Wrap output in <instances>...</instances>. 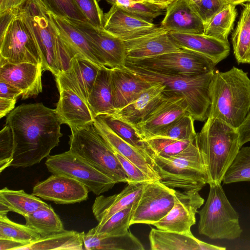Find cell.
<instances>
[{"label":"cell","mask_w":250,"mask_h":250,"mask_svg":"<svg viewBox=\"0 0 250 250\" xmlns=\"http://www.w3.org/2000/svg\"><path fill=\"white\" fill-rule=\"evenodd\" d=\"M61 122L55 109L42 103L21 104L6 117L13 133L10 167L25 168L39 163L59 145Z\"/></svg>","instance_id":"cell-1"},{"label":"cell","mask_w":250,"mask_h":250,"mask_svg":"<svg viewBox=\"0 0 250 250\" xmlns=\"http://www.w3.org/2000/svg\"><path fill=\"white\" fill-rule=\"evenodd\" d=\"M208 117L221 120L237 129L250 110V79L233 66L225 72L214 70L209 86Z\"/></svg>","instance_id":"cell-2"},{"label":"cell","mask_w":250,"mask_h":250,"mask_svg":"<svg viewBox=\"0 0 250 250\" xmlns=\"http://www.w3.org/2000/svg\"><path fill=\"white\" fill-rule=\"evenodd\" d=\"M205 167L208 184H221L240 148L237 129L220 119L208 117L195 137Z\"/></svg>","instance_id":"cell-3"},{"label":"cell","mask_w":250,"mask_h":250,"mask_svg":"<svg viewBox=\"0 0 250 250\" xmlns=\"http://www.w3.org/2000/svg\"><path fill=\"white\" fill-rule=\"evenodd\" d=\"M124 67L146 81L163 84L167 95L184 97L188 112L194 121L204 122L208 118L210 105L209 86L214 70L187 77L156 73L127 63H125Z\"/></svg>","instance_id":"cell-4"},{"label":"cell","mask_w":250,"mask_h":250,"mask_svg":"<svg viewBox=\"0 0 250 250\" xmlns=\"http://www.w3.org/2000/svg\"><path fill=\"white\" fill-rule=\"evenodd\" d=\"M160 182L172 188L201 190L208 184L204 162L195 139L184 150L171 156L149 153Z\"/></svg>","instance_id":"cell-5"},{"label":"cell","mask_w":250,"mask_h":250,"mask_svg":"<svg viewBox=\"0 0 250 250\" xmlns=\"http://www.w3.org/2000/svg\"><path fill=\"white\" fill-rule=\"evenodd\" d=\"M70 129L69 151L117 183H128L127 177L114 151L102 137L94 122Z\"/></svg>","instance_id":"cell-6"},{"label":"cell","mask_w":250,"mask_h":250,"mask_svg":"<svg viewBox=\"0 0 250 250\" xmlns=\"http://www.w3.org/2000/svg\"><path fill=\"white\" fill-rule=\"evenodd\" d=\"M209 193L199 215L198 231L211 239L232 240L243 232L238 213L227 197L221 184L209 186Z\"/></svg>","instance_id":"cell-7"},{"label":"cell","mask_w":250,"mask_h":250,"mask_svg":"<svg viewBox=\"0 0 250 250\" xmlns=\"http://www.w3.org/2000/svg\"><path fill=\"white\" fill-rule=\"evenodd\" d=\"M49 12L41 0H28L19 11L41 53L43 72L49 71L56 77L60 72L58 36Z\"/></svg>","instance_id":"cell-8"},{"label":"cell","mask_w":250,"mask_h":250,"mask_svg":"<svg viewBox=\"0 0 250 250\" xmlns=\"http://www.w3.org/2000/svg\"><path fill=\"white\" fill-rule=\"evenodd\" d=\"M125 63L161 74L187 77L213 71L216 65L205 55L186 48L150 57L126 59Z\"/></svg>","instance_id":"cell-9"},{"label":"cell","mask_w":250,"mask_h":250,"mask_svg":"<svg viewBox=\"0 0 250 250\" xmlns=\"http://www.w3.org/2000/svg\"><path fill=\"white\" fill-rule=\"evenodd\" d=\"M49 172L71 177L97 195L111 189L117 183L88 162L68 150L48 156L45 162Z\"/></svg>","instance_id":"cell-10"},{"label":"cell","mask_w":250,"mask_h":250,"mask_svg":"<svg viewBox=\"0 0 250 250\" xmlns=\"http://www.w3.org/2000/svg\"><path fill=\"white\" fill-rule=\"evenodd\" d=\"M0 62L41 64L38 46L19 11L0 31Z\"/></svg>","instance_id":"cell-11"},{"label":"cell","mask_w":250,"mask_h":250,"mask_svg":"<svg viewBox=\"0 0 250 250\" xmlns=\"http://www.w3.org/2000/svg\"><path fill=\"white\" fill-rule=\"evenodd\" d=\"M176 199L174 188L160 181L145 183L140 196L133 204L130 226L136 224L153 225L170 211Z\"/></svg>","instance_id":"cell-12"},{"label":"cell","mask_w":250,"mask_h":250,"mask_svg":"<svg viewBox=\"0 0 250 250\" xmlns=\"http://www.w3.org/2000/svg\"><path fill=\"white\" fill-rule=\"evenodd\" d=\"M70 21L91 43L103 67L122 68L125 65L126 56L124 41L87 21Z\"/></svg>","instance_id":"cell-13"},{"label":"cell","mask_w":250,"mask_h":250,"mask_svg":"<svg viewBox=\"0 0 250 250\" xmlns=\"http://www.w3.org/2000/svg\"><path fill=\"white\" fill-rule=\"evenodd\" d=\"M200 190L193 189L175 190V204L170 211L162 219L153 224L157 229L172 232H190L196 223V214L204 204V199L199 194Z\"/></svg>","instance_id":"cell-14"},{"label":"cell","mask_w":250,"mask_h":250,"mask_svg":"<svg viewBox=\"0 0 250 250\" xmlns=\"http://www.w3.org/2000/svg\"><path fill=\"white\" fill-rule=\"evenodd\" d=\"M88 191L83 184L71 177L52 174L37 183L32 194L57 204H72L86 200Z\"/></svg>","instance_id":"cell-15"},{"label":"cell","mask_w":250,"mask_h":250,"mask_svg":"<svg viewBox=\"0 0 250 250\" xmlns=\"http://www.w3.org/2000/svg\"><path fill=\"white\" fill-rule=\"evenodd\" d=\"M188 112V105L184 97L167 95L144 122L134 128L141 140L145 141L155 137Z\"/></svg>","instance_id":"cell-16"},{"label":"cell","mask_w":250,"mask_h":250,"mask_svg":"<svg viewBox=\"0 0 250 250\" xmlns=\"http://www.w3.org/2000/svg\"><path fill=\"white\" fill-rule=\"evenodd\" d=\"M101 68L84 57L76 55L71 60L68 68L55 77L58 90H71L87 103L89 94Z\"/></svg>","instance_id":"cell-17"},{"label":"cell","mask_w":250,"mask_h":250,"mask_svg":"<svg viewBox=\"0 0 250 250\" xmlns=\"http://www.w3.org/2000/svg\"><path fill=\"white\" fill-rule=\"evenodd\" d=\"M104 29L123 41H128L161 31L164 29L153 23L138 19L116 5L104 14Z\"/></svg>","instance_id":"cell-18"},{"label":"cell","mask_w":250,"mask_h":250,"mask_svg":"<svg viewBox=\"0 0 250 250\" xmlns=\"http://www.w3.org/2000/svg\"><path fill=\"white\" fill-rule=\"evenodd\" d=\"M42 72L41 64L0 62V81L7 83L20 90L23 100L42 92Z\"/></svg>","instance_id":"cell-19"},{"label":"cell","mask_w":250,"mask_h":250,"mask_svg":"<svg viewBox=\"0 0 250 250\" xmlns=\"http://www.w3.org/2000/svg\"><path fill=\"white\" fill-rule=\"evenodd\" d=\"M94 123L114 151L131 162L153 181H160V177L154 169L153 160L148 153L125 141L98 116L95 117Z\"/></svg>","instance_id":"cell-20"},{"label":"cell","mask_w":250,"mask_h":250,"mask_svg":"<svg viewBox=\"0 0 250 250\" xmlns=\"http://www.w3.org/2000/svg\"><path fill=\"white\" fill-rule=\"evenodd\" d=\"M165 88L163 84L154 83L128 104L116 110L112 116L134 127L144 122L167 97Z\"/></svg>","instance_id":"cell-21"},{"label":"cell","mask_w":250,"mask_h":250,"mask_svg":"<svg viewBox=\"0 0 250 250\" xmlns=\"http://www.w3.org/2000/svg\"><path fill=\"white\" fill-rule=\"evenodd\" d=\"M161 27L168 32L204 34L205 24L190 0H174L166 8Z\"/></svg>","instance_id":"cell-22"},{"label":"cell","mask_w":250,"mask_h":250,"mask_svg":"<svg viewBox=\"0 0 250 250\" xmlns=\"http://www.w3.org/2000/svg\"><path fill=\"white\" fill-rule=\"evenodd\" d=\"M108 71L115 110L128 104L154 83L137 76L124 66L122 68H108Z\"/></svg>","instance_id":"cell-23"},{"label":"cell","mask_w":250,"mask_h":250,"mask_svg":"<svg viewBox=\"0 0 250 250\" xmlns=\"http://www.w3.org/2000/svg\"><path fill=\"white\" fill-rule=\"evenodd\" d=\"M56 32L72 57L81 55L101 68H104L91 43L68 19L57 16L49 11Z\"/></svg>","instance_id":"cell-24"},{"label":"cell","mask_w":250,"mask_h":250,"mask_svg":"<svg viewBox=\"0 0 250 250\" xmlns=\"http://www.w3.org/2000/svg\"><path fill=\"white\" fill-rule=\"evenodd\" d=\"M124 42L126 59L150 57L182 49L165 29Z\"/></svg>","instance_id":"cell-25"},{"label":"cell","mask_w":250,"mask_h":250,"mask_svg":"<svg viewBox=\"0 0 250 250\" xmlns=\"http://www.w3.org/2000/svg\"><path fill=\"white\" fill-rule=\"evenodd\" d=\"M146 183V182H145ZM119 193L98 196L92 210L99 225L104 223L117 212L133 205L140 196L145 183L130 182Z\"/></svg>","instance_id":"cell-26"},{"label":"cell","mask_w":250,"mask_h":250,"mask_svg":"<svg viewBox=\"0 0 250 250\" xmlns=\"http://www.w3.org/2000/svg\"><path fill=\"white\" fill-rule=\"evenodd\" d=\"M152 250H224L226 248L207 243L191 232L180 233L152 228L149 235Z\"/></svg>","instance_id":"cell-27"},{"label":"cell","mask_w":250,"mask_h":250,"mask_svg":"<svg viewBox=\"0 0 250 250\" xmlns=\"http://www.w3.org/2000/svg\"><path fill=\"white\" fill-rule=\"evenodd\" d=\"M60 98L55 109L61 124L70 128L80 127L94 122L95 117L87 103L71 90L59 91Z\"/></svg>","instance_id":"cell-28"},{"label":"cell","mask_w":250,"mask_h":250,"mask_svg":"<svg viewBox=\"0 0 250 250\" xmlns=\"http://www.w3.org/2000/svg\"><path fill=\"white\" fill-rule=\"evenodd\" d=\"M174 42L182 48L190 49L210 59L216 65L226 59L230 52L229 42L204 34L169 32Z\"/></svg>","instance_id":"cell-29"},{"label":"cell","mask_w":250,"mask_h":250,"mask_svg":"<svg viewBox=\"0 0 250 250\" xmlns=\"http://www.w3.org/2000/svg\"><path fill=\"white\" fill-rule=\"evenodd\" d=\"M49 205L23 190H11L5 187L0 190V213L14 212L25 217Z\"/></svg>","instance_id":"cell-30"},{"label":"cell","mask_w":250,"mask_h":250,"mask_svg":"<svg viewBox=\"0 0 250 250\" xmlns=\"http://www.w3.org/2000/svg\"><path fill=\"white\" fill-rule=\"evenodd\" d=\"M82 233L84 249L87 250H144L140 240L130 231L119 236H103L94 233L92 229Z\"/></svg>","instance_id":"cell-31"},{"label":"cell","mask_w":250,"mask_h":250,"mask_svg":"<svg viewBox=\"0 0 250 250\" xmlns=\"http://www.w3.org/2000/svg\"><path fill=\"white\" fill-rule=\"evenodd\" d=\"M88 105L94 117L102 114L113 115V105L108 68L100 69L89 94Z\"/></svg>","instance_id":"cell-32"},{"label":"cell","mask_w":250,"mask_h":250,"mask_svg":"<svg viewBox=\"0 0 250 250\" xmlns=\"http://www.w3.org/2000/svg\"><path fill=\"white\" fill-rule=\"evenodd\" d=\"M84 250L82 233L64 230L41 237L19 248L18 250Z\"/></svg>","instance_id":"cell-33"},{"label":"cell","mask_w":250,"mask_h":250,"mask_svg":"<svg viewBox=\"0 0 250 250\" xmlns=\"http://www.w3.org/2000/svg\"><path fill=\"white\" fill-rule=\"evenodd\" d=\"M239 20L232 34L233 54L238 63H250V2L243 4Z\"/></svg>","instance_id":"cell-34"},{"label":"cell","mask_w":250,"mask_h":250,"mask_svg":"<svg viewBox=\"0 0 250 250\" xmlns=\"http://www.w3.org/2000/svg\"><path fill=\"white\" fill-rule=\"evenodd\" d=\"M24 217L25 225L35 229L42 237L65 230L60 218L50 205Z\"/></svg>","instance_id":"cell-35"},{"label":"cell","mask_w":250,"mask_h":250,"mask_svg":"<svg viewBox=\"0 0 250 250\" xmlns=\"http://www.w3.org/2000/svg\"><path fill=\"white\" fill-rule=\"evenodd\" d=\"M237 15L236 6L229 4L205 25L204 34L223 42H229L228 36L233 29Z\"/></svg>","instance_id":"cell-36"},{"label":"cell","mask_w":250,"mask_h":250,"mask_svg":"<svg viewBox=\"0 0 250 250\" xmlns=\"http://www.w3.org/2000/svg\"><path fill=\"white\" fill-rule=\"evenodd\" d=\"M7 213H0V239L12 240L28 244L39 239L40 234L25 225L9 219Z\"/></svg>","instance_id":"cell-37"},{"label":"cell","mask_w":250,"mask_h":250,"mask_svg":"<svg viewBox=\"0 0 250 250\" xmlns=\"http://www.w3.org/2000/svg\"><path fill=\"white\" fill-rule=\"evenodd\" d=\"M133 206V205L117 212L103 224H98L92 228L94 233L103 236H119L126 234L130 226Z\"/></svg>","instance_id":"cell-38"},{"label":"cell","mask_w":250,"mask_h":250,"mask_svg":"<svg viewBox=\"0 0 250 250\" xmlns=\"http://www.w3.org/2000/svg\"><path fill=\"white\" fill-rule=\"evenodd\" d=\"M250 182V146L241 147L223 178L224 184Z\"/></svg>","instance_id":"cell-39"},{"label":"cell","mask_w":250,"mask_h":250,"mask_svg":"<svg viewBox=\"0 0 250 250\" xmlns=\"http://www.w3.org/2000/svg\"><path fill=\"white\" fill-rule=\"evenodd\" d=\"M195 139L178 140L168 138L154 137L143 141L148 154L153 153L162 156H171L182 151Z\"/></svg>","instance_id":"cell-40"},{"label":"cell","mask_w":250,"mask_h":250,"mask_svg":"<svg viewBox=\"0 0 250 250\" xmlns=\"http://www.w3.org/2000/svg\"><path fill=\"white\" fill-rule=\"evenodd\" d=\"M97 116L125 141L147 152L144 143L136 133L134 127L111 115L102 114Z\"/></svg>","instance_id":"cell-41"},{"label":"cell","mask_w":250,"mask_h":250,"mask_svg":"<svg viewBox=\"0 0 250 250\" xmlns=\"http://www.w3.org/2000/svg\"><path fill=\"white\" fill-rule=\"evenodd\" d=\"M194 121L192 116L188 112L154 137L168 138L178 140L194 139L197 133Z\"/></svg>","instance_id":"cell-42"},{"label":"cell","mask_w":250,"mask_h":250,"mask_svg":"<svg viewBox=\"0 0 250 250\" xmlns=\"http://www.w3.org/2000/svg\"><path fill=\"white\" fill-rule=\"evenodd\" d=\"M53 14L69 20L87 21L75 0H41Z\"/></svg>","instance_id":"cell-43"},{"label":"cell","mask_w":250,"mask_h":250,"mask_svg":"<svg viewBox=\"0 0 250 250\" xmlns=\"http://www.w3.org/2000/svg\"><path fill=\"white\" fill-rule=\"evenodd\" d=\"M167 5L150 0H143L134 2L128 7H120L131 16L145 21L152 23L154 19L163 14V11L167 8Z\"/></svg>","instance_id":"cell-44"},{"label":"cell","mask_w":250,"mask_h":250,"mask_svg":"<svg viewBox=\"0 0 250 250\" xmlns=\"http://www.w3.org/2000/svg\"><path fill=\"white\" fill-rule=\"evenodd\" d=\"M192 5L205 25L229 4L225 0H199Z\"/></svg>","instance_id":"cell-45"},{"label":"cell","mask_w":250,"mask_h":250,"mask_svg":"<svg viewBox=\"0 0 250 250\" xmlns=\"http://www.w3.org/2000/svg\"><path fill=\"white\" fill-rule=\"evenodd\" d=\"M87 22L98 28H103L104 13L97 0H75Z\"/></svg>","instance_id":"cell-46"},{"label":"cell","mask_w":250,"mask_h":250,"mask_svg":"<svg viewBox=\"0 0 250 250\" xmlns=\"http://www.w3.org/2000/svg\"><path fill=\"white\" fill-rule=\"evenodd\" d=\"M13 147V136L11 128L5 125L0 132V172L10 167Z\"/></svg>","instance_id":"cell-47"},{"label":"cell","mask_w":250,"mask_h":250,"mask_svg":"<svg viewBox=\"0 0 250 250\" xmlns=\"http://www.w3.org/2000/svg\"><path fill=\"white\" fill-rule=\"evenodd\" d=\"M114 153L127 177V183L130 182L145 183L153 181L131 162L118 153L115 151Z\"/></svg>","instance_id":"cell-48"},{"label":"cell","mask_w":250,"mask_h":250,"mask_svg":"<svg viewBox=\"0 0 250 250\" xmlns=\"http://www.w3.org/2000/svg\"><path fill=\"white\" fill-rule=\"evenodd\" d=\"M28 0H0V16L18 12Z\"/></svg>","instance_id":"cell-49"},{"label":"cell","mask_w":250,"mask_h":250,"mask_svg":"<svg viewBox=\"0 0 250 250\" xmlns=\"http://www.w3.org/2000/svg\"><path fill=\"white\" fill-rule=\"evenodd\" d=\"M21 95V91L17 87L7 83L0 81V97L17 100Z\"/></svg>","instance_id":"cell-50"},{"label":"cell","mask_w":250,"mask_h":250,"mask_svg":"<svg viewBox=\"0 0 250 250\" xmlns=\"http://www.w3.org/2000/svg\"><path fill=\"white\" fill-rule=\"evenodd\" d=\"M239 141L241 147L250 141V110L241 125L237 128Z\"/></svg>","instance_id":"cell-51"},{"label":"cell","mask_w":250,"mask_h":250,"mask_svg":"<svg viewBox=\"0 0 250 250\" xmlns=\"http://www.w3.org/2000/svg\"><path fill=\"white\" fill-rule=\"evenodd\" d=\"M17 100L0 97V118L10 113L14 108Z\"/></svg>","instance_id":"cell-52"},{"label":"cell","mask_w":250,"mask_h":250,"mask_svg":"<svg viewBox=\"0 0 250 250\" xmlns=\"http://www.w3.org/2000/svg\"><path fill=\"white\" fill-rule=\"evenodd\" d=\"M25 245L23 243L12 240L0 239V250H18L19 248Z\"/></svg>","instance_id":"cell-53"},{"label":"cell","mask_w":250,"mask_h":250,"mask_svg":"<svg viewBox=\"0 0 250 250\" xmlns=\"http://www.w3.org/2000/svg\"><path fill=\"white\" fill-rule=\"evenodd\" d=\"M135 2L132 0H116V5L121 7H128Z\"/></svg>","instance_id":"cell-54"},{"label":"cell","mask_w":250,"mask_h":250,"mask_svg":"<svg viewBox=\"0 0 250 250\" xmlns=\"http://www.w3.org/2000/svg\"><path fill=\"white\" fill-rule=\"evenodd\" d=\"M229 4H231L234 6L243 4L246 2V0H225Z\"/></svg>","instance_id":"cell-55"},{"label":"cell","mask_w":250,"mask_h":250,"mask_svg":"<svg viewBox=\"0 0 250 250\" xmlns=\"http://www.w3.org/2000/svg\"><path fill=\"white\" fill-rule=\"evenodd\" d=\"M151 1L156 2V3H162V4H165L166 5L167 4V1L168 0H149Z\"/></svg>","instance_id":"cell-56"},{"label":"cell","mask_w":250,"mask_h":250,"mask_svg":"<svg viewBox=\"0 0 250 250\" xmlns=\"http://www.w3.org/2000/svg\"><path fill=\"white\" fill-rule=\"evenodd\" d=\"M102 0H97L98 1H101ZM109 3L111 4L112 5H116V0H104Z\"/></svg>","instance_id":"cell-57"},{"label":"cell","mask_w":250,"mask_h":250,"mask_svg":"<svg viewBox=\"0 0 250 250\" xmlns=\"http://www.w3.org/2000/svg\"><path fill=\"white\" fill-rule=\"evenodd\" d=\"M192 3H194L198 1L199 0H190Z\"/></svg>","instance_id":"cell-58"},{"label":"cell","mask_w":250,"mask_h":250,"mask_svg":"<svg viewBox=\"0 0 250 250\" xmlns=\"http://www.w3.org/2000/svg\"><path fill=\"white\" fill-rule=\"evenodd\" d=\"M173 0H168L167 1V4L168 5L169 3L172 2Z\"/></svg>","instance_id":"cell-59"},{"label":"cell","mask_w":250,"mask_h":250,"mask_svg":"<svg viewBox=\"0 0 250 250\" xmlns=\"http://www.w3.org/2000/svg\"><path fill=\"white\" fill-rule=\"evenodd\" d=\"M132 0L134 1H135V2H139V1H142L144 0Z\"/></svg>","instance_id":"cell-60"},{"label":"cell","mask_w":250,"mask_h":250,"mask_svg":"<svg viewBox=\"0 0 250 250\" xmlns=\"http://www.w3.org/2000/svg\"><path fill=\"white\" fill-rule=\"evenodd\" d=\"M246 2H250V0H246Z\"/></svg>","instance_id":"cell-61"},{"label":"cell","mask_w":250,"mask_h":250,"mask_svg":"<svg viewBox=\"0 0 250 250\" xmlns=\"http://www.w3.org/2000/svg\"></svg>","instance_id":"cell-62"}]
</instances>
